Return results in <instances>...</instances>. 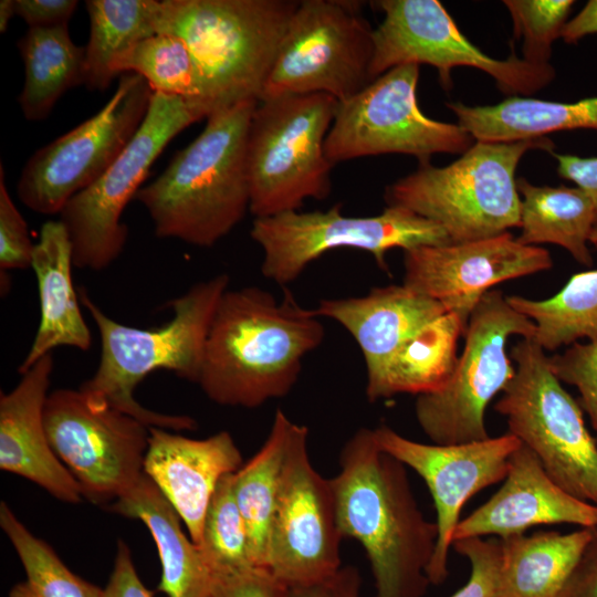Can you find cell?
<instances>
[{"mask_svg": "<svg viewBox=\"0 0 597 597\" xmlns=\"http://www.w3.org/2000/svg\"><path fill=\"white\" fill-rule=\"evenodd\" d=\"M589 241L597 244V226ZM506 301L535 324L533 339L545 352H554L580 338L597 341V269L574 274L549 298L510 295Z\"/></svg>", "mask_w": 597, "mask_h": 597, "instance_id": "cell-33", "label": "cell"}, {"mask_svg": "<svg viewBox=\"0 0 597 597\" xmlns=\"http://www.w3.org/2000/svg\"><path fill=\"white\" fill-rule=\"evenodd\" d=\"M211 597H290V588L266 568L253 567L214 576Z\"/></svg>", "mask_w": 597, "mask_h": 597, "instance_id": "cell-41", "label": "cell"}, {"mask_svg": "<svg viewBox=\"0 0 597 597\" xmlns=\"http://www.w3.org/2000/svg\"><path fill=\"white\" fill-rule=\"evenodd\" d=\"M15 14L29 28H54L69 24L76 0H14Z\"/></svg>", "mask_w": 597, "mask_h": 597, "instance_id": "cell-42", "label": "cell"}, {"mask_svg": "<svg viewBox=\"0 0 597 597\" xmlns=\"http://www.w3.org/2000/svg\"><path fill=\"white\" fill-rule=\"evenodd\" d=\"M250 235L263 251L261 273L282 286L294 282L307 265L334 249L368 252L389 273L386 254L390 249L407 251L451 243L442 227L397 206H387L371 217L345 216L338 203L327 211H287L254 218Z\"/></svg>", "mask_w": 597, "mask_h": 597, "instance_id": "cell-11", "label": "cell"}, {"mask_svg": "<svg viewBox=\"0 0 597 597\" xmlns=\"http://www.w3.org/2000/svg\"><path fill=\"white\" fill-rule=\"evenodd\" d=\"M513 21L514 38H522L525 61L548 64L553 42L562 36L572 0H505Z\"/></svg>", "mask_w": 597, "mask_h": 597, "instance_id": "cell-37", "label": "cell"}, {"mask_svg": "<svg viewBox=\"0 0 597 597\" xmlns=\"http://www.w3.org/2000/svg\"><path fill=\"white\" fill-rule=\"evenodd\" d=\"M73 252L69 233L57 220L46 221L34 244L33 269L40 300V324L33 343L19 366L28 370L55 347L87 350L92 338L72 281Z\"/></svg>", "mask_w": 597, "mask_h": 597, "instance_id": "cell-24", "label": "cell"}, {"mask_svg": "<svg viewBox=\"0 0 597 597\" xmlns=\"http://www.w3.org/2000/svg\"><path fill=\"white\" fill-rule=\"evenodd\" d=\"M338 101L324 93L258 102L247 140L250 212L254 218L297 211L307 198L325 199L334 166L325 139Z\"/></svg>", "mask_w": 597, "mask_h": 597, "instance_id": "cell-7", "label": "cell"}, {"mask_svg": "<svg viewBox=\"0 0 597 597\" xmlns=\"http://www.w3.org/2000/svg\"><path fill=\"white\" fill-rule=\"evenodd\" d=\"M229 282L226 273L198 282L170 302L172 317L150 329L116 322L80 287V302L95 322L101 339L97 369L80 390L92 404L115 408L150 428L176 432L195 429L197 422L189 416L160 413L142 406L134 390L146 376L160 369L197 383L209 329Z\"/></svg>", "mask_w": 597, "mask_h": 597, "instance_id": "cell-4", "label": "cell"}, {"mask_svg": "<svg viewBox=\"0 0 597 597\" xmlns=\"http://www.w3.org/2000/svg\"><path fill=\"white\" fill-rule=\"evenodd\" d=\"M342 540L331 480L314 469L308 428L297 425L270 526L265 568L289 588L315 584L343 566Z\"/></svg>", "mask_w": 597, "mask_h": 597, "instance_id": "cell-17", "label": "cell"}, {"mask_svg": "<svg viewBox=\"0 0 597 597\" xmlns=\"http://www.w3.org/2000/svg\"><path fill=\"white\" fill-rule=\"evenodd\" d=\"M447 106L475 142L535 139L561 130L597 132V97L556 102L510 96L494 105L468 106L450 102Z\"/></svg>", "mask_w": 597, "mask_h": 597, "instance_id": "cell-26", "label": "cell"}, {"mask_svg": "<svg viewBox=\"0 0 597 597\" xmlns=\"http://www.w3.org/2000/svg\"><path fill=\"white\" fill-rule=\"evenodd\" d=\"M155 0H87L90 38L84 46V85L105 91L116 77L115 61L142 40L156 34Z\"/></svg>", "mask_w": 597, "mask_h": 597, "instance_id": "cell-32", "label": "cell"}, {"mask_svg": "<svg viewBox=\"0 0 597 597\" xmlns=\"http://www.w3.org/2000/svg\"><path fill=\"white\" fill-rule=\"evenodd\" d=\"M362 583L359 570L346 565L326 579L290 588V597H362Z\"/></svg>", "mask_w": 597, "mask_h": 597, "instance_id": "cell-44", "label": "cell"}, {"mask_svg": "<svg viewBox=\"0 0 597 597\" xmlns=\"http://www.w3.org/2000/svg\"><path fill=\"white\" fill-rule=\"evenodd\" d=\"M216 111L210 101L201 97L153 93L148 112L132 140L104 175L60 212L71 240L74 266L101 271L121 255L128 234L123 212L142 188L151 165L180 132Z\"/></svg>", "mask_w": 597, "mask_h": 597, "instance_id": "cell-8", "label": "cell"}, {"mask_svg": "<svg viewBox=\"0 0 597 597\" xmlns=\"http://www.w3.org/2000/svg\"><path fill=\"white\" fill-rule=\"evenodd\" d=\"M373 31L362 2L300 1L260 100L312 93L350 98L371 82Z\"/></svg>", "mask_w": 597, "mask_h": 597, "instance_id": "cell-12", "label": "cell"}, {"mask_svg": "<svg viewBox=\"0 0 597 597\" xmlns=\"http://www.w3.org/2000/svg\"><path fill=\"white\" fill-rule=\"evenodd\" d=\"M18 48L25 75L21 112L27 121H43L66 91L84 84V46L72 41L65 24L29 28Z\"/></svg>", "mask_w": 597, "mask_h": 597, "instance_id": "cell-30", "label": "cell"}, {"mask_svg": "<svg viewBox=\"0 0 597 597\" xmlns=\"http://www.w3.org/2000/svg\"><path fill=\"white\" fill-rule=\"evenodd\" d=\"M595 440H596V444H597V437L595 438Z\"/></svg>", "mask_w": 597, "mask_h": 597, "instance_id": "cell-49", "label": "cell"}, {"mask_svg": "<svg viewBox=\"0 0 597 597\" xmlns=\"http://www.w3.org/2000/svg\"><path fill=\"white\" fill-rule=\"evenodd\" d=\"M314 310L302 307L284 289L227 290L214 313L197 384L213 402L256 408L285 397L295 386L303 358L324 341Z\"/></svg>", "mask_w": 597, "mask_h": 597, "instance_id": "cell-2", "label": "cell"}, {"mask_svg": "<svg viewBox=\"0 0 597 597\" xmlns=\"http://www.w3.org/2000/svg\"><path fill=\"white\" fill-rule=\"evenodd\" d=\"M590 34H597V0H589L573 19L566 22L561 38L566 43H576Z\"/></svg>", "mask_w": 597, "mask_h": 597, "instance_id": "cell-47", "label": "cell"}, {"mask_svg": "<svg viewBox=\"0 0 597 597\" xmlns=\"http://www.w3.org/2000/svg\"><path fill=\"white\" fill-rule=\"evenodd\" d=\"M314 312L337 322L356 341L366 365L367 389L411 337L448 311L404 284H391L363 296L323 298Z\"/></svg>", "mask_w": 597, "mask_h": 597, "instance_id": "cell-23", "label": "cell"}, {"mask_svg": "<svg viewBox=\"0 0 597 597\" xmlns=\"http://www.w3.org/2000/svg\"><path fill=\"white\" fill-rule=\"evenodd\" d=\"M535 324L514 310L499 290L486 292L470 315L464 346L449 383L417 396L415 415L422 432L437 444L490 438L485 411L515 374L506 344L510 337L533 338Z\"/></svg>", "mask_w": 597, "mask_h": 597, "instance_id": "cell-10", "label": "cell"}, {"mask_svg": "<svg viewBox=\"0 0 597 597\" xmlns=\"http://www.w3.org/2000/svg\"><path fill=\"white\" fill-rule=\"evenodd\" d=\"M298 2L155 0L154 27L184 40L218 111L260 100Z\"/></svg>", "mask_w": 597, "mask_h": 597, "instance_id": "cell-5", "label": "cell"}, {"mask_svg": "<svg viewBox=\"0 0 597 597\" xmlns=\"http://www.w3.org/2000/svg\"><path fill=\"white\" fill-rule=\"evenodd\" d=\"M232 476L233 473L223 476L213 493L199 545L213 577L256 567L250 552L247 526L234 498Z\"/></svg>", "mask_w": 597, "mask_h": 597, "instance_id": "cell-36", "label": "cell"}, {"mask_svg": "<svg viewBox=\"0 0 597 597\" xmlns=\"http://www.w3.org/2000/svg\"><path fill=\"white\" fill-rule=\"evenodd\" d=\"M467 326L453 312L426 325L391 358L378 381L366 389L370 402L399 394L441 390L451 379L459 357L458 341Z\"/></svg>", "mask_w": 597, "mask_h": 597, "instance_id": "cell-29", "label": "cell"}, {"mask_svg": "<svg viewBox=\"0 0 597 597\" xmlns=\"http://www.w3.org/2000/svg\"><path fill=\"white\" fill-rule=\"evenodd\" d=\"M377 443L426 482L432 496L438 540L427 569L430 584L447 579L448 557L464 504L485 488L503 481L521 441L510 432L482 441L437 444L410 440L392 428L374 429Z\"/></svg>", "mask_w": 597, "mask_h": 597, "instance_id": "cell-18", "label": "cell"}, {"mask_svg": "<svg viewBox=\"0 0 597 597\" xmlns=\"http://www.w3.org/2000/svg\"><path fill=\"white\" fill-rule=\"evenodd\" d=\"M554 148L548 137L475 142L447 166L420 164L386 188L385 200L439 224L452 243L496 237L520 227L515 171L521 158L531 149Z\"/></svg>", "mask_w": 597, "mask_h": 597, "instance_id": "cell-6", "label": "cell"}, {"mask_svg": "<svg viewBox=\"0 0 597 597\" xmlns=\"http://www.w3.org/2000/svg\"><path fill=\"white\" fill-rule=\"evenodd\" d=\"M520 203L517 241L526 245L556 244L582 265L591 266L588 248L597 226V206L578 187L535 186L525 178L516 179Z\"/></svg>", "mask_w": 597, "mask_h": 597, "instance_id": "cell-28", "label": "cell"}, {"mask_svg": "<svg viewBox=\"0 0 597 597\" xmlns=\"http://www.w3.org/2000/svg\"><path fill=\"white\" fill-rule=\"evenodd\" d=\"M510 357L515 374L494 409L557 485L597 505V444L579 402L564 389L533 338L517 342Z\"/></svg>", "mask_w": 597, "mask_h": 597, "instance_id": "cell-9", "label": "cell"}, {"mask_svg": "<svg viewBox=\"0 0 597 597\" xmlns=\"http://www.w3.org/2000/svg\"><path fill=\"white\" fill-rule=\"evenodd\" d=\"M34 244L28 224L9 193L0 165V268L1 271L31 268Z\"/></svg>", "mask_w": 597, "mask_h": 597, "instance_id": "cell-40", "label": "cell"}, {"mask_svg": "<svg viewBox=\"0 0 597 597\" xmlns=\"http://www.w3.org/2000/svg\"><path fill=\"white\" fill-rule=\"evenodd\" d=\"M375 3L384 19L373 31L371 81L399 65L428 64L437 69L440 85L450 90L452 70L467 66L489 74L503 93L524 97L547 86L556 75L549 63H530L514 51L504 60L485 54L460 31L437 0Z\"/></svg>", "mask_w": 597, "mask_h": 597, "instance_id": "cell-15", "label": "cell"}, {"mask_svg": "<svg viewBox=\"0 0 597 597\" xmlns=\"http://www.w3.org/2000/svg\"><path fill=\"white\" fill-rule=\"evenodd\" d=\"M259 101L245 100L207 117L203 130L136 193L157 237L209 248L250 211L247 140Z\"/></svg>", "mask_w": 597, "mask_h": 597, "instance_id": "cell-3", "label": "cell"}, {"mask_svg": "<svg viewBox=\"0 0 597 597\" xmlns=\"http://www.w3.org/2000/svg\"><path fill=\"white\" fill-rule=\"evenodd\" d=\"M552 265L546 249L523 244L509 231L476 241L407 250L402 284L440 302L467 326L476 304L494 285Z\"/></svg>", "mask_w": 597, "mask_h": 597, "instance_id": "cell-19", "label": "cell"}, {"mask_svg": "<svg viewBox=\"0 0 597 597\" xmlns=\"http://www.w3.org/2000/svg\"><path fill=\"white\" fill-rule=\"evenodd\" d=\"M17 15L14 0L0 1V32L4 33L8 29L10 20Z\"/></svg>", "mask_w": 597, "mask_h": 597, "instance_id": "cell-48", "label": "cell"}, {"mask_svg": "<svg viewBox=\"0 0 597 597\" xmlns=\"http://www.w3.org/2000/svg\"><path fill=\"white\" fill-rule=\"evenodd\" d=\"M113 71L116 76L127 72L143 76L154 92L207 100L187 44L172 34L156 33L142 40L115 61Z\"/></svg>", "mask_w": 597, "mask_h": 597, "instance_id": "cell-35", "label": "cell"}, {"mask_svg": "<svg viewBox=\"0 0 597 597\" xmlns=\"http://www.w3.org/2000/svg\"><path fill=\"white\" fill-rule=\"evenodd\" d=\"M109 510L142 521L151 534L161 565L157 590L168 597H211L213 575L199 546L186 536L179 515L145 473Z\"/></svg>", "mask_w": 597, "mask_h": 597, "instance_id": "cell-25", "label": "cell"}, {"mask_svg": "<svg viewBox=\"0 0 597 597\" xmlns=\"http://www.w3.org/2000/svg\"><path fill=\"white\" fill-rule=\"evenodd\" d=\"M241 467V452L228 431L192 439L168 429L150 428L144 473L175 509L197 546L220 480Z\"/></svg>", "mask_w": 597, "mask_h": 597, "instance_id": "cell-21", "label": "cell"}, {"mask_svg": "<svg viewBox=\"0 0 597 597\" xmlns=\"http://www.w3.org/2000/svg\"><path fill=\"white\" fill-rule=\"evenodd\" d=\"M590 537L591 528L580 527L500 538L502 563L493 597H559Z\"/></svg>", "mask_w": 597, "mask_h": 597, "instance_id": "cell-27", "label": "cell"}, {"mask_svg": "<svg viewBox=\"0 0 597 597\" xmlns=\"http://www.w3.org/2000/svg\"><path fill=\"white\" fill-rule=\"evenodd\" d=\"M559 597H597V527Z\"/></svg>", "mask_w": 597, "mask_h": 597, "instance_id": "cell-45", "label": "cell"}, {"mask_svg": "<svg viewBox=\"0 0 597 597\" xmlns=\"http://www.w3.org/2000/svg\"><path fill=\"white\" fill-rule=\"evenodd\" d=\"M297 425L277 409L262 447L232 476L234 498L247 526L250 552L256 567L265 568L270 526L286 454Z\"/></svg>", "mask_w": 597, "mask_h": 597, "instance_id": "cell-31", "label": "cell"}, {"mask_svg": "<svg viewBox=\"0 0 597 597\" xmlns=\"http://www.w3.org/2000/svg\"><path fill=\"white\" fill-rule=\"evenodd\" d=\"M574 524L597 527V505L574 498L546 473L523 443L510 458L502 486L481 506L460 520L453 542L494 535L505 538L537 525Z\"/></svg>", "mask_w": 597, "mask_h": 597, "instance_id": "cell-20", "label": "cell"}, {"mask_svg": "<svg viewBox=\"0 0 597 597\" xmlns=\"http://www.w3.org/2000/svg\"><path fill=\"white\" fill-rule=\"evenodd\" d=\"M154 91L132 72L119 75L107 103L92 117L39 148L23 166L17 195L30 210L55 214L96 182L142 125Z\"/></svg>", "mask_w": 597, "mask_h": 597, "instance_id": "cell-14", "label": "cell"}, {"mask_svg": "<svg viewBox=\"0 0 597 597\" xmlns=\"http://www.w3.org/2000/svg\"><path fill=\"white\" fill-rule=\"evenodd\" d=\"M338 462L329 479L338 528L364 548L375 597H423L438 526L420 510L407 467L383 451L368 428L344 443Z\"/></svg>", "mask_w": 597, "mask_h": 597, "instance_id": "cell-1", "label": "cell"}, {"mask_svg": "<svg viewBox=\"0 0 597 597\" xmlns=\"http://www.w3.org/2000/svg\"><path fill=\"white\" fill-rule=\"evenodd\" d=\"M419 66L392 67L338 102L324 146L333 165L385 154L409 155L419 165L429 164L436 154L462 155L475 143L459 124L430 118L419 108Z\"/></svg>", "mask_w": 597, "mask_h": 597, "instance_id": "cell-13", "label": "cell"}, {"mask_svg": "<svg viewBox=\"0 0 597 597\" xmlns=\"http://www.w3.org/2000/svg\"><path fill=\"white\" fill-rule=\"evenodd\" d=\"M53 357L48 354L21 374L18 385L0 396V469L24 478L55 499L82 501L80 484L54 453L44 427Z\"/></svg>", "mask_w": 597, "mask_h": 597, "instance_id": "cell-22", "label": "cell"}, {"mask_svg": "<svg viewBox=\"0 0 597 597\" xmlns=\"http://www.w3.org/2000/svg\"><path fill=\"white\" fill-rule=\"evenodd\" d=\"M454 551L471 565L468 582L450 597H493L502 563L499 537H469L452 543Z\"/></svg>", "mask_w": 597, "mask_h": 597, "instance_id": "cell-39", "label": "cell"}, {"mask_svg": "<svg viewBox=\"0 0 597 597\" xmlns=\"http://www.w3.org/2000/svg\"><path fill=\"white\" fill-rule=\"evenodd\" d=\"M552 154L557 161L558 175L587 192L597 206V156L580 157L572 154Z\"/></svg>", "mask_w": 597, "mask_h": 597, "instance_id": "cell-46", "label": "cell"}, {"mask_svg": "<svg viewBox=\"0 0 597 597\" xmlns=\"http://www.w3.org/2000/svg\"><path fill=\"white\" fill-rule=\"evenodd\" d=\"M0 525L25 572V579L12 586L9 597H105L104 588L73 573L6 502L0 504Z\"/></svg>", "mask_w": 597, "mask_h": 597, "instance_id": "cell-34", "label": "cell"}, {"mask_svg": "<svg viewBox=\"0 0 597 597\" xmlns=\"http://www.w3.org/2000/svg\"><path fill=\"white\" fill-rule=\"evenodd\" d=\"M105 597H153V591L143 584L134 566L129 547L122 540L117 542L114 567L107 585Z\"/></svg>", "mask_w": 597, "mask_h": 597, "instance_id": "cell-43", "label": "cell"}, {"mask_svg": "<svg viewBox=\"0 0 597 597\" xmlns=\"http://www.w3.org/2000/svg\"><path fill=\"white\" fill-rule=\"evenodd\" d=\"M49 442L93 503L116 501L144 474L150 427L78 389H56L44 406Z\"/></svg>", "mask_w": 597, "mask_h": 597, "instance_id": "cell-16", "label": "cell"}, {"mask_svg": "<svg viewBox=\"0 0 597 597\" xmlns=\"http://www.w3.org/2000/svg\"><path fill=\"white\" fill-rule=\"evenodd\" d=\"M548 366L561 383L579 392V405L597 430V341L574 343L565 352L547 357Z\"/></svg>", "mask_w": 597, "mask_h": 597, "instance_id": "cell-38", "label": "cell"}]
</instances>
